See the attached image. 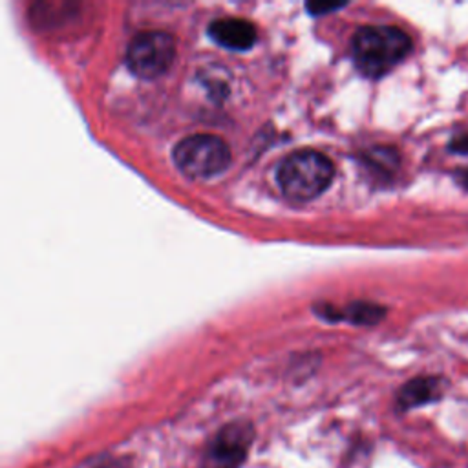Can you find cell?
<instances>
[{
	"mask_svg": "<svg viewBox=\"0 0 468 468\" xmlns=\"http://www.w3.org/2000/svg\"><path fill=\"white\" fill-rule=\"evenodd\" d=\"M411 48L410 35L395 26H364L351 40L356 68L371 79L388 75L410 55Z\"/></svg>",
	"mask_w": 468,
	"mask_h": 468,
	"instance_id": "6da1fadb",
	"label": "cell"
},
{
	"mask_svg": "<svg viewBox=\"0 0 468 468\" xmlns=\"http://www.w3.org/2000/svg\"><path fill=\"white\" fill-rule=\"evenodd\" d=\"M335 166L327 155L318 150H296L278 166L276 181L285 197L292 201H309L320 196L333 181Z\"/></svg>",
	"mask_w": 468,
	"mask_h": 468,
	"instance_id": "7a4b0ae2",
	"label": "cell"
},
{
	"mask_svg": "<svg viewBox=\"0 0 468 468\" xmlns=\"http://www.w3.org/2000/svg\"><path fill=\"white\" fill-rule=\"evenodd\" d=\"M176 166L188 177L207 179L221 174L230 165L229 144L212 133H194L174 148Z\"/></svg>",
	"mask_w": 468,
	"mask_h": 468,
	"instance_id": "3957f363",
	"label": "cell"
},
{
	"mask_svg": "<svg viewBox=\"0 0 468 468\" xmlns=\"http://www.w3.org/2000/svg\"><path fill=\"white\" fill-rule=\"evenodd\" d=\"M176 40L166 31H144L132 38L126 49L128 68L141 79H157L172 66Z\"/></svg>",
	"mask_w": 468,
	"mask_h": 468,
	"instance_id": "277c9868",
	"label": "cell"
},
{
	"mask_svg": "<svg viewBox=\"0 0 468 468\" xmlns=\"http://www.w3.org/2000/svg\"><path fill=\"white\" fill-rule=\"evenodd\" d=\"M254 439V428L247 420L225 424L208 442L203 466L205 468H239L249 453Z\"/></svg>",
	"mask_w": 468,
	"mask_h": 468,
	"instance_id": "5b68a950",
	"label": "cell"
},
{
	"mask_svg": "<svg viewBox=\"0 0 468 468\" xmlns=\"http://www.w3.org/2000/svg\"><path fill=\"white\" fill-rule=\"evenodd\" d=\"M446 380L435 375H422L408 380L397 393V408L400 411H408L413 408H420L431 402H437L444 397Z\"/></svg>",
	"mask_w": 468,
	"mask_h": 468,
	"instance_id": "8992f818",
	"label": "cell"
},
{
	"mask_svg": "<svg viewBox=\"0 0 468 468\" xmlns=\"http://www.w3.org/2000/svg\"><path fill=\"white\" fill-rule=\"evenodd\" d=\"M208 35L216 44L234 51H245L252 48L258 37L256 27L249 20L236 16L212 20L208 26Z\"/></svg>",
	"mask_w": 468,
	"mask_h": 468,
	"instance_id": "52a82bcc",
	"label": "cell"
},
{
	"mask_svg": "<svg viewBox=\"0 0 468 468\" xmlns=\"http://www.w3.org/2000/svg\"><path fill=\"white\" fill-rule=\"evenodd\" d=\"M384 314H386V309L382 305L369 303V302H356L346 307L344 318L353 324H377L384 318Z\"/></svg>",
	"mask_w": 468,
	"mask_h": 468,
	"instance_id": "ba28073f",
	"label": "cell"
},
{
	"mask_svg": "<svg viewBox=\"0 0 468 468\" xmlns=\"http://www.w3.org/2000/svg\"><path fill=\"white\" fill-rule=\"evenodd\" d=\"M448 150L457 155H468V132H461L453 135L448 143Z\"/></svg>",
	"mask_w": 468,
	"mask_h": 468,
	"instance_id": "9c48e42d",
	"label": "cell"
},
{
	"mask_svg": "<svg viewBox=\"0 0 468 468\" xmlns=\"http://www.w3.org/2000/svg\"><path fill=\"white\" fill-rule=\"evenodd\" d=\"M93 468H132V466L124 459H110V461H104V463H101V464H97Z\"/></svg>",
	"mask_w": 468,
	"mask_h": 468,
	"instance_id": "30bf717a",
	"label": "cell"
},
{
	"mask_svg": "<svg viewBox=\"0 0 468 468\" xmlns=\"http://www.w3.org/2000/svg\"><path fill=\"white\" fill-rule=\"evenodd\" d=\"M455 181L459 183V186H463L464 190H468V168L459 170V172L455 174Z\"/></svg>",
	"mask_w": 468,
	"mask_h": 468,
	"instance_id": "8fae6325",
	"label": "cell"
}]
</instances>
